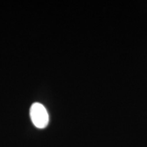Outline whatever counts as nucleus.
<instances>
[{
	"label": "nucleus",
	"mask_w": 147,
	"mask_h": 147,
	"mask_svg": "<svg viewBox=\"0 0 147 147\" xmlns=\"http://www.w3.org/2000/svg\"><path fill=\"white\" fill-rule=\"evenodd\" d=\"M30 117L34 125L39 129L45 128L49 124V117L47 110L40 103H34L31 106Z\"/></svg>",
	"instance_id": "nucleus-1"
}]
</instances>
